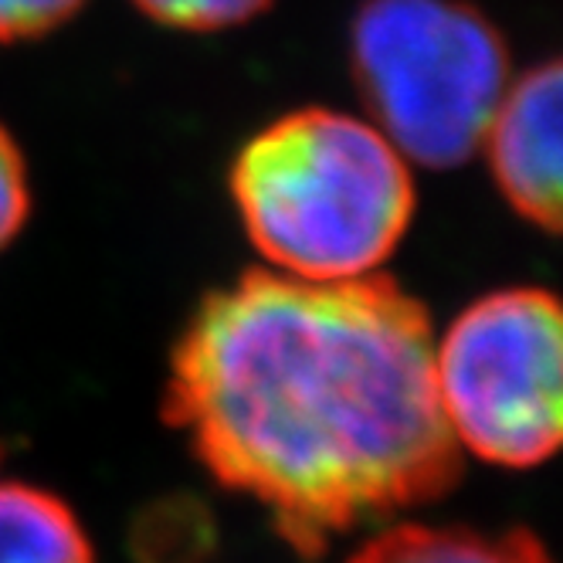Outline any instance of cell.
<instances>
[{
  "mask_svg": "<svg viewBox=\"0 0 563 563\" xmlns=\"http://www.w3.org/2000/svg\"><path fill=\"white\" fill-rule=\"evenodd\" d=\"M434 330L387 275L252 268L208 292L170 353L164 418L299 556L449 496L462 449L434 394Z\"/></svg>",
  "mask_w": 563,
  "mask_h": 563,
  "instance_id": "cell-1",
  "label": "cell"
},
{
  "mask_svg": "<svg viewBox=\"0 0 563 563\" xmlns=\"http://www.w3.org/2000/svg\"><path fill=\"white\" fill-rule=\"evenodd\" d=\"M228 187L255 252L306 282L374 275L418 208L411 164L394 143L371 119L327 106L262 126L234 153Z\"/></svg>",
  "mask_w": 563,
  "mask_h": 563,
  "instance_id": "cell-2",
  "label": "cell"
},
{
  "mask_svg": "<svg viewBox=\"0 0 563 563\" xmlns=\"http://www.w3.org/2000/svg\"><path fill=\"white\" fill-rule=\"evenodd\" d=\"M350 75L371 123L431 170L472 159L512 78L503 31L465 0H364Z\"/></svg>",
  "mask_w": 563,
  "mask_h": 563,
  "instance_id": "cell-3",
  "label": "cell"
},
{
  "mask_svg": "<svg viewBox=\"0 0 563 563\" xmlns=\"http://www.w3.org/2000/svg\"><path fill=\"white\" fill-rule=\"evenodd\" d=\"M434 394L455 445L499 468H537L560 449V302L537 286L496 289L434 336Z\"/></svg>",
  "mask_w": 563,
  "mask_h": 563,
  "instance_id": "cell-4",
  "label": "cell"
},
{
  "mask_svg": "<svg viewBox=\"0 0 563 563\" xmlns=\"http://www.w3.org/2000/svg\"><path fill=\"white\" fill-rule=\"evenodd\" d=\"M563 71L550 58L509 86L489 119L482 153L503 200L527 224L556 234L563 211V170H560V109Z\"/></svg>",
  "mask_w": 563,
  "mask_h": 563,
  "instance_id": "cell-5",
  "label": "cell"
},
{
  "mask_svg": "<svg viewBox=\"0 0 563 563\" xmlns=\"http://www.w3.org/2000/svg\"><path fill=\"white\" fill-rule=\"evenodd\" d=\"M346 563H553L530 530L482 533L465 527L405 522L371 537Z\"/></svg>",
  "mask_w": 563,
  "mask_h": 563,
  "instance_id": "cell-6",
  "label": "cell"
},
{
  "mask_svg": "<svg viewBox=\"0 0 563 563\" xmlns=\"http://www.w3.org/2000/svg\"><path fill=\"white\" fill-rule=\"evenodd\" d=\"M0 563H96V550L62 496L0 482Z\"/></svg>",
  "mask_w": 563,
  "mask_h": 563,
  "instance_id": "cell-7",
  "label": "cell"
},
{
  "mask_svg": "<svg viewBox=\"0 0 563 563\" xmlns=\"http://www.w3.org/2000/svg\"><path fill=\"white\" fill-rule=\"evenodd\" d=\"M211 516L194 499L156 503L140 516L133 550L140 563H205L211 553Z\"/></svg>",
  "mask_w": 563,
  "mask_h": 563,
  "instance_id": "cell-8",
  "label": "cell"
},
{
  "mask_svg": "<svg viewBox=\"0 0 563 563\" xmlns=\"http://www.w3.org/2000/svg\"><path fill=\"white\" fill-rule=\"evenodd\" d=\"M133 4L140 14L164 27L211 34L255 21L275 0H133Z\"/></svg>",
  "mask_w": 563,
  "mask_h": 563,
  "instance_id": "cell-9",
  "label": "cell"
},
{
  "mask_svg": "<svg viewBox=\"0 0 563 563\" xmlns=\"http://www.w3.org/2000/svg\"><path fill=\"white\" fill-rule=\"evenodd\" d=\"M31 218V177L18 140L0 123V252L24 231Z\"/></svg>",
  "mask_w": 563,
  "mask_h": 563,
  "instance_id": "cell-10",
  "label": "cell"
},
{
  "mask_svg": "<svg viewBox=\"0 0 563 563\" xmlns=\"http://www.w3.org/2000/svg\"><path fill=\"white\" fill-rule=\"evenodd\" d=\"M86 0H0V45L37 42L68 24Z\"/></svg>",
  "mask_w": 563,
  "mask_h": 563,
  "instance_id": "cell-11",
  "label": "cell"
}]
</instances>
